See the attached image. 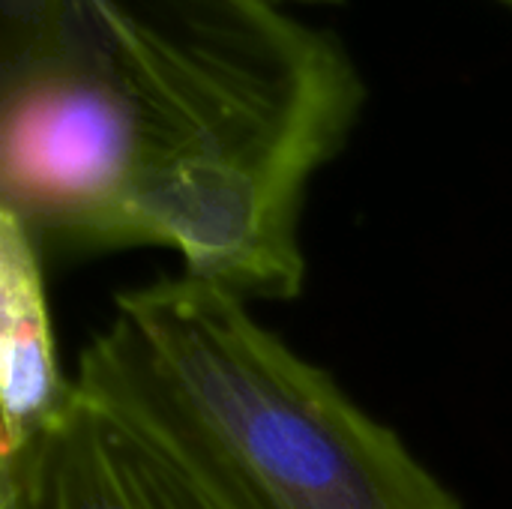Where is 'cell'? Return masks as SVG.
I'll use <instances>...</instances> for the list:
<instances>
[{"label": "cell", "mask_w": 512, "mask_h": 509, "mask_svg": "<svg viewBox=\"0 0 512 509\" xmlns=\"http://www.w3.org/2000/svg\"><path fill=\"white\" fill-rule=\"evenodd\" d=\"M72 393L63 378L39 246L0 213V450L51 420Z\"/></svg>", "instance_id": "4"}, {"label": "cell", "mask_w": 512, "mask_h": 509, "mask_svg": "<svg viewBox=\"0 0 512 509\" xmlns=\"http://www.w3.org/2000/svg\"><path fill=\"white\" fill-rule=\"evenodd\" d=\"M0 509H210L123 423L75 387L24 441L0 450Z\"/></svg>", "instance_id": "3"}, {"label": "cell", "mask_w": 512, "mask_h": 509, "mask_svg": "<svg viewBox=\"0 0 512 509\" xmlns=\"http://www.w3.org/2000/svg\"><path fill=\"white\" fill-rule=\"evenodd\" d=\"M276 3H333V0H276Z\"/></svg>", "instance_id": "6"}, {"label": "cell", "mask_w": 512, "mask_h": 509, "mask_svg": "<svg viewBox=\"0 0 512 509\" xmlns=\"http://www.w3.org/2000/svg\"><path fill=\"white\" fill-rule=\"evenodd\" d=\"M0 63L12 69L45 54L63 21V0H0Z\"/></svg>", "instance_id": "5"}, {"label": "cell", "mask_w": 512, "mask_h": 509, "mask_svg": "<svg viewBox=\"0 0 512 509\" xmlns=\"http://www.w3.org/2000/svg\"><path fill=\"white\" fill-rule=\"evenodd\" d=\"M360 102L342 48L276 0H63L54 45L3 69L0 213L42 255L162 246L288 300L306 189Z\"/></svg>", "instance_id": "1"}, {"label": "cell", "mask_w": 512, "mask_h": 509, "mask_svg": "<svg viewBox=\"0 0 512 509\" xmlns=\"http://www.w3.org/2000/svg\"><path fill=\"white\" fill-rule=\"evenodd\" d=\"M69 381L210 509H465L249 300L186 273L120 291Z\"/></svg>", "instance_id": "2"}, {"label": "cell", "mask_w": 512, "mask_h": 509, "mask_svg": "<svg viewBox=\"0 0 512 509\" xmlns=\"http://www.w3.org/2000/svg\"><path fill=\"white\" fill-rule=\"evenodd\" d=\"M507 3H510V6H512V0H507Z\"/></svg>", "instance_id": "7"}]
</instances>
